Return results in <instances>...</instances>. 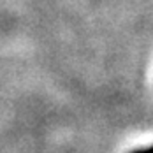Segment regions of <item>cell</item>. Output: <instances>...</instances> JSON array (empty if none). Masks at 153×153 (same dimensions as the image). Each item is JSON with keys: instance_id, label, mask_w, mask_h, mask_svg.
<instances>
[{"instance_id": "6da1fadb", "label": "cell", "mask_w": 153, "mask_h": 153, "mask_svg": "<svg viewBox=\"0 0 153 153\" xmlns=\"http://www.w3.org/2000/svg\"><path fill=\"white\" fill-rule=\"evenodd\" d=\"M132 153H153V146H150V148H143V150H136V152Z\"/></svg>"}]
</instances>
